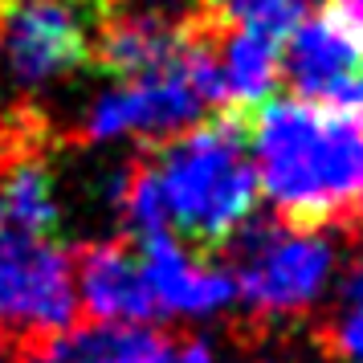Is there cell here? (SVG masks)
Segmentation results:
<instances>
[{
  "label": "cell",
  "instance_id": "1",
  "mask_svg": "<svg viewBox=\"0 0 363 363\" xmlns=\"http://www.w3.org/2000/svg\"><path fill=\"white\" fill-rule=\"evenodd\" d=\"M249 155L262 196L281 220L363 213V123L306 99H269L253 118Z\"/></svg>",
  "mask_w": 363,
  "mask_h": 363
},
{
  "label": "cell",
  "instance_id": "2",
  "mask_svg": "<svg viewBox=\"0 0 363 363\" xmlns=\"http://www.w3.org/2000/svg\"><path fill=\"white\" fill-rule=\"evenodd\" d=\"M167 233L196 245H225L253 220L262 200L249 131L237 118L196 123L147 164Z\"/></svg>",
  "mask_w": 363,
  "mask_h": 363
},
{
  "label": "cell",
  "instance_id": "3",
  "mask_svg": "<svg viewBox=\"0 0 363 363\" xmlns=\"http://www.w3.org/2000/svg\"><path fill=\"white\" fill-rule=\"evenodd\" d=\"M216 57L204 45H188L151 74L118 78L99 90L82 115V135L90 143H131V139H176L196 127L208 106H220Z\"/></svg>",
  "mask_w": 363,
  "mask_h": 363
},
{
  "label": "cell",
  "instance_id": "4",
  "mask_svg": "<svg viewBox=\"0 0 363 363\" xmlns=\"http://www.w3.org/2000/svg\"><path fill=\"white\" fill-rule=\"evenodd\" d=\"M233 286L265 318L311 314L339 281V245L323 229L290 220H249L233 237Z\"/></svg>",
  "mask_w": 363,
  "mask_h": 363
},
{
  "label": "cell",
  "instance_id": "5",
  "mask_svg": "<svg viewBox=\"0 0 363 363\" xmlns=\"http://www.w3.org/2000/svg\"><path fill=\"white\" fill-rule=\"evenodd\" d=\"M0 318L29 335H66L74 327V257L57 241L0 233Z\"/></svg>",
  "mask_w": 363,
  "mask_h": 363
},
{
  "label": "cell",
  "instance_id": "6",
  "mask_svg": "<svg viewBox=\"0 0 363 363\" xmlns=\"http://www.w3.org/2000/svg\"><path fill=\"white\" fill-rule=\"evenodd\" d=\"M86 25L66 0H13L0 17V74L37 94L82 66Z\"/></svg>",
  "mask_w": 363,
  "mask_h": 363
},
{
  "label": "cell",
  "instance_id": "7",
  "mask_svg": "<svg viewBox=\"0 0 363 363\" xmlns=\"http://www.w3.org/2000/svg\"><path fill=\"white\" fill-rule=\"evenodd\" d=\"M139 262H143V278H147L155 314L180 318V323H208L237 302L229 265L200 257L188 241L172 237V233L143 241Z\"/></svg>",
  "mask_w": 363,
  "mask_h": 363
},
{
  "label": "cell",
  "instance_id": "8",
  "mask_svg": "<svg viewBox=\"0 0 363 363\" xmlns=\"http://www.w3.org/2000/svg\"><path fill=\"white\" fill-rule=\"evenodd\" d=\"M281 78L294 86V99L339 106L351 82L363 78V45L335 13H314L298 21L281 45Z\"/></svg>",
  "mask_w": 363,
  "mask_h": 363
},
{
  "label": "cell",
  "instance_id": "9",
  "mask_svg": "<svg viewBox=\"0 0 363 363\" xmlns=\"http://www.w3.org/2000/svg\"><path fill=\"white\" fill-rule=\"evenodd\" d=\"M74 286L78 306L106 327H143L155 314L143 262L127 245H90L74 262Z\"/></svg>",
  "mask_w": 363,
  "mask_h": 363
},
{
  "label": "cell",
  "instance_id": "10",
  "mask_svg": "<svg viewBox=\"0 0 363 363\" xmlns=\"http://www.w3.org/2000/svg\"><path fill=\"white\" fill-rule=\"evenodd\" d=\"M213 57H216V74H220L225 102L265 106V102L274 99V90L281 82L278 37L257 33V29H233Z\"/></svg>",
  "mask_w": 363,
  "mask_h": 363
},
{
  "label": "cell",
  "instance_id": "11",
  "mask_svg": "<svg viewBox=\"0 0 363 363\" xmlns=\"http://www.w3.org/2000/svg\"><path fill=\"white\" fill-rule=\"evenodd\" d=\"M53 363H176V343L160 335V330L143 323V327H69L57 335L50 351Z\"/></svg>",
  "mask_w": 363,
  "mask_h": 363
},
{
  "label": "cell",
  "instance_id": "12",
  "mask_svg": "<svg viewBox=\"0 0 363 363\" xmlns=\"http://www.w3.org/2000/svg\"><path fill=\"white\" fill-rule=\"evenodd\" d=\"M184 50L180 33L164 13H131L123 17L102 41V62L115 69V78H135L167 66Z\"/></svg>",
  "mask_w": 363,
  "mask_h": 363
},
{
  "label": "cell",
  "instance_id": "13",
  "mask_svg": "<svg viewBox=\"0 0 363 363\" xmlns=\"http://www.w3.org/2000/svg\"><path fill=\"white\" fill-rule=\"evenodd\" d=\"M0 208H4V225H13V233L45 237L62 220L57 188H53V176L45 172V164L25 160L13 167L0 184Z\"/></svg>",
  "mask_w": 363,
  "mask_h": 363
},
{
  "label": "cell",
  "instance_id": "14",
  "mask_svg": "<svg viewBox=\"0 0 363 363\" xmlns=\"http://www.w3.org/2000/svg\"><path fill=\"white\" fill-rule=\"evenodd\" d=\"M330 339L347 363H363V253L347 265L343 281H339Z\"/></svg>",
  "mask_w": 363,
  "mask_h": 363
},
{
  "label": "cell",
  "instance_id": "15",
  "mask_svg": "<svg viewBox=\"0 0 363 363\" xmlns=\"http://www.w3.org/2000/svg\"><path fill=\"white\" fill-rule=\"evenodd\" d=\"M208 4L233 29H257L269 37H286L302 21L286 0H208Z\"/></svg>",
  "mask_w": 363,
  "mask_h": 363
},
{
  "label": "cell",
  "instance_id": "16",
  "mask_svg": "<svg viewBox=\"0 0 363 363\" xmlns=\"http://www.w3.org/2000/svg\"><path fill=\"white\" fill-rule=\"evenodd\" d=\"M176 363H220V359H216L213 339H204V335H192V339L176 343Z\"/></svg>",
  "mask_w": 363,
  "mask_h": 363
},
{
  "label": "cell",
  "instance_id": "17",
  "mask_svg": "<svg viewBox=\"0 0 363 363\" xmlns=\"http://www.w3.org/2000/svg\"><path fill=\"white\" fill-rule=\"evenodd\" d=\"M330 13L343 21L347 29H351V37L363 45V0H335V4H330Z\"/></svg>",
  "mask_w": 363,
  "mask_h": 363
},
{
  "label": "cell",
  "instance_id": "18",
  "mask_svg": "<svg viewBox=\"0 0 363 363\" xmlns=\"http://www.w3.org/2000/svg\"><path fill=\"white\" fill-rule=\"evenodd\" d=\"M286 4H290V9H294L298 17H306V13H311V9H318V4H323V0H286Z\"/></svg>",
  "mask_w": 363,
  "mask_h": 363
},
{
  "label": "cell",
  "instance_id": "19",
  "mask_svg": "<svg viewBox=\"0 0 363 363\" xmlns=\"http://www.w3.org/2000/svg\"><path fill=\"white\" fill-rule=\"evenodd\" d=\"M21 363H53L50 355H29V359H21Z\"/></svg>",
  "mask_w": 363,
  "mask_h": 363
},
{
  "label": "cell",
  "instance_id": "20",
  "mask_svg": "<svg viewBox=\"0 0 363 363\" xmlns=\"http://www.w3.org/2000/svg\"><path fill=\"white\" fill-rule=\"evenodd\" d=\"M0 233H4V208H0Z\"/></svg>",
  "mask_w": 363,
  "mask_h": 363
},
{
  "label": "cell",
  "instance_id": "21",
  "mask_svg": "<svg viewBox=\"0 0 363 363\" xmlns=\"http://www.w3.org/2000/svg\"><path fill=\"white\" fill-rule=\"evenodd\" d=\"M0 363H9V359H4V351H0Z\"/></svg>",
  "mask_w": 363,
  "mask_h": 363
}]
</instances>
